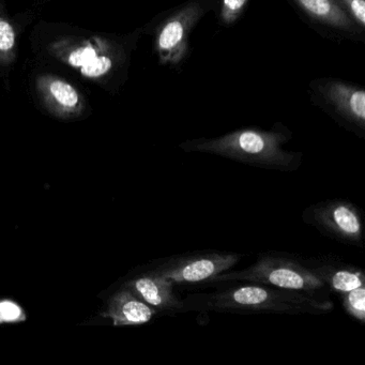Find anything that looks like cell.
<instances>
[{"instance_id": "obj_8", "label": "cell", "mask_w": 365, "mask_h": 365, "mask_svg": "<svg viewBox=\"0 0 365 365\" xmlns=\"http://www.w3.org/2000/svg\"><path fill=\"white\" fill-rule=\"evenodd\" d=\"M138 298L153 309L164 313L183 312V301L174 292V283L151 270L127 284Z\"/></svg>"}, {"instance_id": "obj_12", "label": "cell", "mask_w": 365, "mask_h": 365, "mask_svg": "<svg viewBox=\"0 0 365 365\" xmlns=\"http://www.w3.org/2000/svg\"><path fill=\"white\" fill-rule=\"evenodd\" d=\"M69 63L73 67L80 68L83 76L87 78H99L110 71L113 63L106 56H98L91 46L74 51L69 57Z\"/></svg>"}, {"instance_id": "obj_3", "label": "cell", "mask_w": 365, "mask_h": 365, "mask_svg": "<svg viewBox=\"0 0 365 365\" xmlns=\"http://www.w3.org/2000/svg\"><path fill=\"white\" fill-rule=\"evenodd\" d=\"M240 281L264 284L281 289L304 292L314 297L327 286L309 267L279 255H262L255 264L245 270L225 272L213 282Z\"/></svg>"}, {"instance_id": "obj_5", "label": "cell", "mask_w": 365, "mask_h": 365, "mask_svg": "<svg viewBox=\"0 0 365 365\" xmlns=\"http://www.w3.org/2000/svg\"><path fill=\"white\" fill-rule=\"evenodd\" d=\"M206 8L200 1H191L164 21L155 39V48L163 65L177 66L189 53V37Z\"/></svg>"}, {"instance_id": "obj_15", "label": "cell", "mask_w": 365, "mask_h": 365, "mask_svg": "<svg viewBox=\"0 0 365 365\" xmlns=\"http://www.w3.org/2000/svg\"><path fill=\"white\" fill-rule=\"evenodd\" d=\"M249 0H221L220 20L223 24L232 25L240 18Z\"/></svg>"}, {"instance_id": "obj_4", "label": "cell", "mask_w": 365, "mask_h": 365, "mask_svg": "<svg viewBox=\"0 0 365 365\" xmlns=\"http://www.w3.org/2000/svg\"><path fill=\"white\" fill-rule=\"evenodd\" d=\"M240 255L227 252H202L185 256H175L153 271L175 284L202 283L215 281L222 273L238 264Z\"/></svg>"}, {"instance_id": "obj_7", "label": "cell", "mask_w": 365, "mask_h": 365, "mask_svg": "<svg viewBox=\"0 0 365 365\" xmlns=\"http://www.w3.org/2000/svg\"><path fill=\"white\" fill-rule=\"evenodd\" d=\"M315 89L320 99L352 127L364 131V89L341 81H320L315 83Z\"/></svg>"}, {"instance_id": "obj_9", "label": "cell", "mask_w": 365, "mask_h": 365, "mask_svg": "<svg viewBox=\"0 0 365 365\" xmlns=\"http://www.w3.org/2000/svg\"><path fill=\"white\" fill-rule=\"evenodd\" d=\"M155 314H158L157 309L147 304L125 286L110 297L103 315L112 319L115 326H138L150 322Z\"/></svg>"}, {"instance_id": "obj_13", "label": "cell", "mask_w": 365, "mask_h": 365, "mask_svg": "<svg viewBox=\"0 0 365 365\" xmlns=\"http://www.w3.org/2000/svg\"><path fill=\"white\" fill-rule=\"evenodd\" d=\"M341 303L348 315L360 322H365V287H359L341 294Z\"/></svg>"}, {"instance_id": "obj_1", "label": "cell", "mask_w": 365, "mask_h": 365, "mask_svg": "<svg viewBox=\"0 0 365 365\" xmlns=\"http://www.w3.org/2000/svg\"><path fill=\"white\" fill-rule=\"evenodd\" d=\"M332 309L333 304L330 301H320L304 292L281 289L257 283L217 290L212 294L191 296L183 301V312H274L296 315L322 314Z\"/></svg>"}, {"instance_id": "obj_16", "label": "cell", "mask_w": 365, "mask_h": 365, "mask_svg": "<svg viewBox=\"0 0 365 365\" xmlns=\"http://www.w3.org/2000/svg\"><path fill=\"white\" fill-rule=\"evenodd\" d=\"M337 3L351 16L359 29L364 31L365 0H336Z\"/></svg>"}, {"instance_id": "obj_6", "label": "cell", "mask_w": 365, "mask_h": 365, "mask_svg": "<svg viewBox=\"0 0 365 365\" xmlns=\"http://www.w3.org/2000/svg\"><path fill=\"white\" fill-rule=\"evenodd\" d=\"M307 215V221L322 234L346 245L362 243V217L360 211L351 202L341 200H327L312 207Z\"/></svg>"}, {"instance_id": "obj_10", "label": "cell", "mask_w": 365, "mask_h": 365, "mask_svg": "<svg viewBox=\"0 0 365 365\" xmlns=\"http://www.w3.org/2000/svg\"><path fill=\"white\" fill-rule=\"evenodd\" d=\"M314 22L348 35H358L361 29L336 0H294Z\"/></svg>"}, {"instance_id": "obj_17", "label": "cell", "mask_w": 365, "mask_h": 365, "mask_svg": "<svg viewBox=\"0 0 365 365\" xmlns=\"http://www.w3.org/2000/svg\"><path fill=\"white\" fill-rule=\"evenodd\" d=\"M16 36L9 23L0 22V50L9 51L14 48Z\"/></svg>"}, {"instance_id": "obj_11", "label": "cell", "mask_w": 365, "mask_h": 365, "mask_svg": "<svg viewBox=\"0 0 365 365\" xmlns=\"http://www.w3.org/2000/svg\"><path fill=\"white\" fill-rule=\"evenodd\" d=\"M309 268L324 282V285L337 294H345L365 285L364 273L352 266L326 262H318Z\"/></svg>"}, {"instance_id": "obj_2", "label": "cell", "mask_w": 365, "mask_h": 365, "mask_svg": "<svg viewBox=\"0 0 365 365\" xmlns=\"http://www.w3.org/2000/svg\"><path fill=\"white\" fill-rule=\"evenodd\" d=\"M288 140L281 131L241 129L220 138L189 140L180 147L189 153H211L269 170H296L300 164V155L283 148Z\"/></svg>"}, {"instance_id": "obj_14", "label": "cell", "mask_w": 365, "mask_h": 365, "mask_svg": "<svg viewBox=\"0 0 365 365\" xmlns=\"http://www.w3.org/2000/svg\"><path fill=\"white\" fill-rule=\"evenodd\" d=\"M51 93L54 96L58 103L65 108H74L78 103V95L76 89L71 85L63 82V81H55L51 85Z\"/></svg>"}]
</instances>
